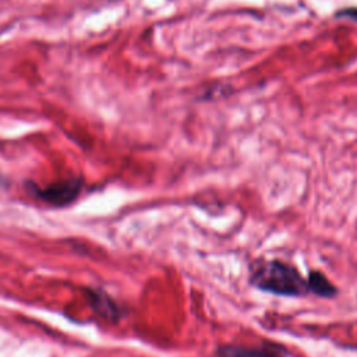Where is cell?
<instances>
[{"label":"cell","mask_w":357,"mask_h":357,"mask_svg":"<svg viewBox=\"0 0 357 357\" xmlns=\"http://www.w3.org/2000/svg\"><path fill=\"white\" fill-rule=\"evenodd\" d=\"M307 286H308V293H312L322 298H332L339 293L337 287L319 271L308 272Z\"/></svg>","instance_id":"cell-5"},{"label":"cell","mask_w":357,"mask_h":357,"mask_svg":"<svg viewBox=\"0 0 357 357\" xmlns=\"http://www.w3.org/2000/svg\"><path fill=\"white\" fill-rule=\"evenodd\" d=\"M89 303L93 311L102 318L113 322L120 318L119 305L105 291H89Z\"/></svg>","instance_id":"cell-4"},{"label":"cell","mask_w":357,"mask_h":357,"mask_svg":"<svg viewBox=\"0 0 357 357\" xmlns=\"http://www.w3.org/2000/svg\"><path fill=\"white\" fill-rule=\"evenodd\" d=\"M4 184H6V180L0 176V187H1V185H4Z\"/></svg>","instance_id":"cell-7"},{"label":"cell","mask_w":357,"mask_h":357,"mask_svg":"<svg viewBox=\"0 0 357 357\" xmlns=\"http://www.w3.org/2000/svg\"><path fill=\"white\" fill-rule=\"evenodd\" d=\"M248 282L252 287L278 296L300 297L308 294L307 278L280 259L258 258L248 266Z\"/></svg>","instance_id":"cell-1"},{"label":"cell","mask_w":357,"mask_h":357,"mask_svg":"<svg viewBox=\"0 0 357 357\" xmlns=\"http://www.w3.org/2000/svg\"><path fill=\"white\" fill-rule=\"evenodd\" d=\"M356 226H357V225H356Z\"/></svg>","instance_id":"cell-8"},{"label":"cell","mask_w":357,"mask_h":357,"mask_svg":"<svg viewBox=\"0 0 357 357\" xmlns=\"http://www.w3.org/2000/svg\"><path fill=\"white\" fill-rule=\"evenodd\" d=\"M335 18H343V20H351L357 22V7H344L335 13Z\"/></svg>","instance_id":"cell-6"},{"label":"cell","mask_w":357,"mask_h":357,"mask_svg":"<svg viewBox=\"0 0 357 357\" xmlns=\"http://www.w3.org/2000/svg\"><path fill=\"white\" fill-rule=\"evenodd\" d=\"M84 187V178L81 176L68 177L59 180L49 185L40 187L33 181L26 183L28 191L38 199L53 205V206H66L77 199Z\"/></svg>","instance_id":"cell-2"},{"label":"cell","mask_w":357,"mask_h":357,"mask_svg":"<svg viewBox=\"0 0 357 357\" xmlns=\"http://www.w3.org/2000/svg\"><path fill=\"white\" fill-rule=\"evenodd\" d=\"M216 357H283V350L278 346H265L261 349L257 347H244L225 344L215 349Z\"/></svg>","instance_id":"cell-3"}]
</instances>
